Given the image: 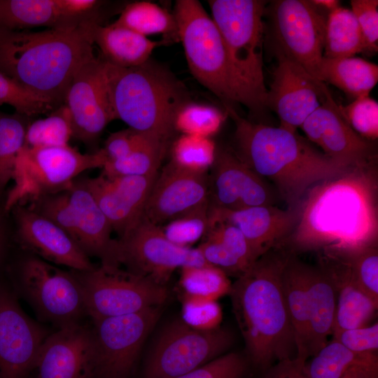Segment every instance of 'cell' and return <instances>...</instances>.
Segmentation results:
<instances>
[{"label":"cell","instance_id":"obj_1","mask_svg":"<svg viewBox=\"0 0 378 378\" xmlns=\"http://www.w3.org/2000/svg\"><path fill=\"white\" fill-rule=\"evenodd\" d=\"M378 244L377 157L312 186L293 230L279 244L291 253H340Z\"/></svg>","mask_w":378,"mask_h":378},{"label":"cell","instance_id":"obj_2","mask_svg":"<svg viewBox=\"0 0 378 378\" xmlns=\"http://www.w3.org/2000/svg\"><path fill=\"white\" fill-rule=\"evenodd\" d=\"M291 254L280 245L270 249L237 278L229 293L245 354L263 373L280 360L296 357L281 280Z\"/></svg>","mask_w":378,"mask_h":378},{"label":"cell","instance_id":"obj_3","mask_svg":"<svg viewBox=\"0 0 378 378\" xmlns=\"http://www.w3.org/2000/svg\"><path fill=\"white\" fill-rule=\"evenodd\" d=\"M225 108L235 125L233 150L248 167L271 182L286 208L298 207L312 186L354 165L326 155L297 132L256 123L240 116L232 106Z\"/></svg>","mask_w":378,"mask_h":378},{"label":"cell","instance_id":"obj_4","mask_svg":"<svg viewBox=\"0 0 378 378\" xmlns=\"http://www.w3.org/2000/svg\"><path fill=\"white\" fill-rule=\"evenodd\" d=\"M92 45L83 24L40 31L0 28V72L55 107L64 103L78 68L94 56Z\"/></svg>","mask_w":378,"mask_h":378},{"label":"cell","instance_id":"obj_5","mask_svg":"<svg viewBox=\"0 0 378 378\" xmlns=\"http://www.w3.org/2000/svg\"><path fill=\"white\" fill-rule=\"evenodd\" d=\"M102 60L114 120L134 130L171 140L176 132V115L190 101L185 85L150 59L132 67Z\"/></svg>","mask_w":378,"mask_h":378},{"label":"cell","instance_id":"obj_6","mask_svg":"<svg viewBox=\"0 0 378 378\" xmlns=\"http://www.w3.org/2000/svg\"><path fill=\"white\" fill-rule=\"evenodd\" d=\"M265 1L209 0L211 18L222 36L239 90L241 103L253 114L266 106L263 74Z\"/></svg>","mask_w":378,"mask_h":378},{"label":"cell","instance_id":"obj_7","mask_svg":"<svg viewBox=\"0 0 378 378\" xmlns=\"http://www.w3.org/2000/svg\"><path fill=\"white\" fill-rule=\"evenodd\" d=\"M174 15L190 73L225 106L241 103L227 51L213 19L197 0H178Z\"/></svg>","mask_w":378,"mask_h":378},{"label":"cell","instance_id":"obj_8","mask_svg":"<svg viewBox=\"0 0 378 378\" xmlns=\"http://www.w3.org/2000/svg\"><path fill=\"white\" fill-rule=\"evenodd\" d=\"M106 161L102 149L83 154L69 145L36 148L24 146L16 160L13 178L15 183L7 198L6 209L64 191L80 173L102 168Z\"/></svg>","mask_w":378,"mask_h":378},{"label":"cell","instance_id":"obj_9","mask_svg":"<svg viewBox=\"0 0 378 378\" xmlns=\"http://www.w3.org/2000/svg\"><path fill=\"white\" fill-rule=\"evenodd\" d=\"M73 271L92 321L160 307L168 297L165 286L120 265L102 263L90 271Z\"/></svg>","mask_w":378,"mask_h":378},{"label":"cell","instance_id":"obj_10","mask_svg":"<svg viewBox=\"0 0 378 378\" xmlns=\"http://www.w3.org/2000/svg\"><path fill=\"white\" fill-rule=\"evenodd\" d=\"M234 342L232 333L218 327L195 329L174 320L158 334L144 366L143 378H176L223 355Z\"/></svg>","mask_w":378,"mask_h":378},{"label":"cell","instance_id":"obj_11","mask_svg":"<svg viewBox=\"0 0 378 378\" xmlns=\"http://www.w3.org/2000/svg\"><path fill=\"white\" fill-rule=\"evenodd\" d=\"M115 260L118 265H125L129 270L162 286L178 268L209 264L197 248L172 243L160 226L142 216L115 240Z\"/></svg>","mask_w":378,"mask_h":378},{"label":"cell","instance_id":"obj_12","mask_svg":"<svg viewBox=\"0 0 378 378\" xmlns=\"http://www.w3.org/2000/svg\"><path fill=\"white\" fill-rule=\"evenodd\" d=\"M20 282L37 314L58 328L79 323L87 314L81 286L73 270L32 255L22 263Z\"/></svg>","mask_w":378,"mask_h":378},{"label":"cell","instance_id":"obj_13","mask_svg":"<svg viewBox=\"0 0 378 378\" xmlns=\"http://www.w3.org/2000/svg\"><path fill=\"white\" fill-rule=\"evenodd\" d=\"M270 15L275 53L296 62L320 82L326 22L324 15L306 0L273 1Z\"/></svg>","mask_w":378,"mask_h":378},{"label":"cell","instance_id":"obj_14","mask_svg":"<svg viewBox=\"0 0 378 378\" xmlns=\"http://www.w3.org/2000/svg\"><path fill=\"white\" fill-rule=\"evenodd\" d=\"M160 307L92 321L95 358L92 378H130Z\"/></svg>","mask_w":378,"mask_h":378},{"label":"cell","instance_id":"obj_15","mask_svg":"<svg viewBox=\"0 0 378 378\" xmlns=\"http://www.w3.org/2000/svg\"><path fill=\"white\" fill-rule=\"evenodd\" d=\"M73 136L86 145L94 144L113 115L110 106L103 60L94 55L76 71L65 93Z\"/></svg>","mask_w":378,"mask_h":378},{"label":"cell","instance_id":"obj_16","mask_svg":"<svg viewBox=\"0 0 378 378\" xmlns=\"http://www.w3.org/2000/svg\"><path fill=\"white\" fill-rule=\"evenodd\" d=\"M267 90L266 106L279 117V127L296 132L330 93L301 66L279 53Z\"/></svg>","mask_w":378,"mask_h":378},{"label":"cell","instance_id":"obj_17","mask_svg":"<svg viewBox=\"0 0 378 378\" xmlns=\"http://www.w3.org/2000/svg\"><path fill=\"white\" fill-rule=\"evenodd\" d=\"M210 171L211 206L237 210L274 205L279 197L272 186L248 167L232 148H216Z\"/></svg>","mask_w":378,"mask_h":378},{"label":"cell","instance_id":"obj_18","mask_svg":"<svg viewBox=\"0 0 378 378\" xmlns=\"http://www.w3.org/2000/svg\"><path fill=\"white\" fill-rule=\"evenodd\" d=\"M27 316L14 295L0 286V378H25L49 335Z\"/></svg>","mask_w":378,"mask_h":378},{"label":"cell","instance_id":"obj_19","mask_svg":"<svg viewBox=\"0 0 378 378\" xmlns=\"http://www.w3.org/2000/svg\"><path fill=\"white\" fill-rule=\"evenodd\" d=\"M209 204L207 174L188 172L169 162L158 174L142 217L161 226Z\"/></svg>","mask_w":378,"mask_h":378},{"label":"cell","instance_id":"obj_20","mask_svg":"<svg viewBox=\"0 0 378 378\" xmlns=\"http://www.w3.org/2000/svg\"><path fill=\"white\" fill-rule=\"evenodd\" d=\"M94 358L92 328L76 323L47 336L34 370L36 378H92Z\"/></svg>","mask_w":378,"mask_h":378},{"label":"cell","instance_id":"obj_21","mask_svg":"<svg viewBox=\"0 0 378 378\" xmlns=\"http://www.w3.org/2000/svg\"><path fill=\"white\" fill-rule=\"evenodd\" d=\"M300 127L323 153L347 164L377 157L373 141L363 138L351 127L330 93Z\"/></svg>","mask_w":378,"mask_h":378},{"label":"cell","instance_id":"obj_22","mask_svg":"<svg viewBox=\"0 0 378 378\" xmlns=\"http://www.w3.org/2000/svg\"><path fill=\"white\" fill-rule=\"evenodd\" d=\"M108 176L103 174L82 179L119 237L142 216L144 209L158 176Z\"/></svg>","mask_w":378,"mask_h":378},{"label":"cell","instance_id":"obj_23","mask_svg":"<svg viewBox=\"0 0 378 378\" xmlns=\"http://www.w3.org/2000/svg\"><path fill=\"white\" fill-rule=\"evenodd\" d=\"M18 236L35 256L78 272L95 267L80 246L62 229L29 206L15 209Z\"/></svg>","mask_w":378,"mask_h":378},{"label":"cell","instance_id":"obj_24","mask_svg":"<svg viewBox=\"0 0 378 378\" xmlns=\"http://www.w3.org/2000/svg\"><path fill=\"white\" fill-rule=\"evenodd\" d=\"M298 216V206L282 209L275 205H267L230 210L209 204L208 220L236 227L246 239L258 259L288 236Z\"/></svg>","mask_w":378,"mask_h":378},{"label":"cell","instance_id":"obj_25","mask_svg":"<svg viewBox=\"0 0 378 378\" xmlns=\"http://www.w3.org/2000/svg\"><path fill=\"white\" fill-rule=\"evenodd\" d=\"M316 265L328 276L337 295L332 335L344 330L368 326L378 303L361 290L349 264L337 255L318 253Z\"/></svg>","mask_w":378,"mask_h":378},{"label":"cell","instance_id":"obj_26","mask_svg":"<svg viewBox=\"0 0 378 378\" xmlns=\"http://www.w3.org/2000/svg\"><path fill=\"white\" fill-rule=\"evenodd\" d=\"M65 190L76 218L77 244L88 256L99 258L102 264L118 265L111 227L83 180L75 179Z\"/></svg>","mask_w":378,"mask_h":378},{"label":"cell","instance_id":"obj_27","mask_svg":"<svg viewBox=\"0 0 378 378\" xmlns=\"http://www.w3.org/2000/svg\"><path fill=\"white\" fill-rule=\"evenodd\" d=\"M83 27L102 51L103 59L118 66L132 67L146 62L158 46L156 41L114 22L104 26L91 20Z\"/></svg>","mask_w":378,"mask_h":378},{"label":"cell","instance_id":"obj_28","mask_svg":"<svg viewBox=\"0 0 378 378\" xmlns=\"http://www.w3.org/2000/svg\"><path fill=\"white\" fill-rule=\"evenodd\" d=\"M304 363L309 378H378L377 353H358L331 341Z\"/></svg>","mask_w":378,"mask_h":378},{"label":"cell","instance_id":"obj_29","mask_svg":"<svg viewBox=\"0 0 378 378\" xmlns=\"http://www.w3.org/2000/svg\"><path fill=\"white\" fill-rule=\"evenodd\" d=\"M308 265L292 253L284 267L281 279L295 337L296 357L305 361L309 358Z\"/></svg>","mask_w":378,"mask_h":378},{"label":"cell","instance_id":"obj_30","mask_svg":"<svg viewBox=\"0 0 378 378\" xmlns=\"http://www.w3.org/2000/svg\"><path fill=\"white\" fill-rule=\"evenodd\" d=\"M309 358L328 343L337 311V295L326 274L317 265H308Z\"/></svg>","mask_w":378,"mask_h":378},{"label":"cell","instance_id":"obj_31","mask_svg":"<svg viewBox=\"0 0 378 378\" xmlns=\"http://www.w3.org/2000/svg\"><path fill=\"white\" fill-rule=\"evenodd\" d=\"M318 80L331 83L355 98L369 95L378 80V66L360 57H323Z\"/></svg>","mask_w":378,"mask_h":378},{"label":"cell","instance_id":"obj_32","mask_svg":"<svg viewBox=\"0 0 378 378\" xmlns=\"http://www.w3.org/2000/svg\"><path fill=\"white\" fill-rule=\"evenodd\" d=\"M38 27L71 28L57 0H0V28L19 30Z\"/></svg>","mask_w":378,"mask_h":378},{"label":"cell","instance_id":"obj_33","mask_svg":"<svg viewBox=\"0 0 378 378\" xmlns=\"http://www.w3.org/2000/svg\"><path fill=\"white\" fill-rule=\"evenodd\" d=\"M365 50L364 38L352 10L338 7L330 12L326 22L323 57H354Z\"/></svg>","mask_w":378,"mask_h":378},{"label":"cell","instance_id":"obj_34","mask_svg":"<svg viewBox=\"0 0 378 378\" xmlns=\"http://www.w3.org/2000/svg\"><path fill=\"white\" fill-rule=\"evenodd\" d=\"M114 23L146 37L161 34L178 39L174 13L150 1L128 4Z\"/></svg>","mask_w":378,"mask_h":378},{"label":"cell","instance_id":"obj_35","mask_svg":"<svg viewBox=\"0 0 378 378\" xmlns=\"http://www.w3.org/2000/svg\"><path fill=\"white\" fill-rule=\"evenodd\" d=\"M169 146V140L155 138L127 155L106 162L102 174L108 176H148L156 174Z\"/></svg>","mask_w":378,"mask_h":378},{"label":"cell","instance_id":"obj_36","mask_svg":"<svg viewBox=\"0 0 378 378\" xmlns=\"http://www.w3.org/2000/svg\"><path fill=\"white\" fill-rule=\"evenodd\" d=\"M72 136L69 113L65 104H62L47 117L29 122L24 146L36 148L66 146Z\"/></svg>","mask_w":378,"mask_h":378},{"label":"cell","instance_id":"obj_37","mask_svg":"<svg viewBox=\"0 0 378 378\" xmlns=\"http://www.w3.org/2000/svg\"><path fill=\"white\" fill-rule=\"evenodd\" d=\"M180 285L183 295L211 300L229 295L232 284L220 269L206 264L181 269Z\"/></svg>","mask_w":378,"mask_h":378},{"label":"cell","instance_id":"obj_38","mask_svg":"<svg viewBox=\"0 0 378 378\" xmlns=\"http://www.w3.org/2000/svg\"><path fill=\"white\" fill-rule=\"evenodd\" d=\"M27 118L0 112V190L13 178L17 158L24 146Z\"/></svg>","mask_w":378,"mask_h":378},{"label":"cell","instance_id":"obj_39","mask_svg":"<svg viewBox=\"0 0 378 378\" xmlns=\"http://www.w3.org/2000/svg\"><path fill=\"white\" fill-rule=\"evenodd\" d=\"M216 148L211 138L182 134L172 144L169 162L186 171L205 174L214 163Z\"/></svg>","mask_w":378,"mask_h":378},{"label":"cell","instance_id":"obj_40","mask_svg":"<svg viewBox=\"0 0 378 378\" xmlns=\"http://www.w3.org/2000/svg\"><path fill=\"white\" fill-rule=\"evenodd\" d=\"M226 115L215 106L190 101L178 111L174 129L182 134L211 138L219 131Z\"/></svg>","mask_w":378,"mask_h":378},{"label":"cell","instance_id":"obj_41","mask_svg":"<svg viewBox=\"0 0 378 378\" xmlns=\"http://www.w3.org/2000/svg\"><path fill=\"white\" fill-rule=\"evenodd\" d=\"M329 254L344 259L350 266L361 290L378 303V245Z\"/></svg>","mask_w":378,"mask_h":378},{"label":"cell","instance_id":"obj_42","mask_svg":"<svg viewBox=\"0 0 378 378\" xmlns=\"http://www.w3.org/2000/svg\"><path fill=\"white\" fill-rule=\"evenodd\" d=\"M209 207V204L160 227L172 243L190 247L191 244L204 237L207 231Z\"/></svg>","mask_w":378,"mask_h":378},{"label":"cell","instance_id":"obj_43","mask_svg":"<svg viewBox=\"0 0 378 378\" xmlns=\"http://www.w3.org/2000/svg\"><path fill=\"white\" fill-rule=\"evenodd\" d=\"M0 104H8L16 113L28 118L48 113L55 108L48 100L30 92L1 72Z\"/></svg>","mask_w":378,"mask_h":378},{"label":"cell","instance_id":"obj_44","mask_svg":"<svg viewBox=\"0 0 378 378\" xmlns=\"http://www.w3.org/2000/svg\"><path fill=\"white\" fill-rule=\"evenodd\" d=\"M252 365L245 354H224L176 378H251Z\"/></svg>","mask_w":378,"mask_h":378},{"label":"cell","instance_id":"obj_45","mask_svg":"<svg viewBox=\"0 0 378 378\" xmlns=\"http://www.w3.org/2000/svg\"><path fill=\"white\" fill-rule=\"evenodd\" d=\"M351 127L363 138L374 141L378 138V104L369 95L355 98L349 105L340 106Z\"/></svg>","mask_w":378,"mask_h":378},{"label":"cell","instance_id":"obj_46","mask_svg":"<svg viewBox=\"0 0 378 378\" xmlns=\"http://www.w3.org/2000/svg\"><path fill=\"white\" fill-rule=\"evenodd\" d=\"M30 205L29 207L64 230L77 243L76 218L66 190L41 197Z\"/></svg>","mask_w":378,"mask_h":378},{"label":"cell","instance_id":"obj_47","mask_svg":"<svg viewBox=\"0 0 378 378\" xmlns=\"http://www.w3.org/2000/svg\"><path fill=\"white\" fill-rule=\"evenodd\" d=\"M182 320L195 329L210 330L219 327L222 311L216 300L183 295Z\"/></svg>","mask_w":378,"mask_h":378},{"label":"cell","instance_id":"obj_48","mask_svg":"<svg viewBox=\"0 0 378 378\" xmlns=\"http://www.w3.org/2000/svg\"><path fill=\"white\" fill-rule=\"evenodd\" d=\"M204 237L221 242L247 268L257 260L242 233L234 226L224 222H209ZM203 237V238H204Z\"/></svg>","mask_w":378,"mask_h":378},{"label":"cell","instance_id":"obj_49","mask_svg":"<svg viewBox=\"0 0 378 378\" xmlns=\"http://www.w3.org/2000/svg\"><path fill=\"white\" fill-rule=\"evenodd\" d=\"M155 138L160 137L129 127L113 132L108 136L102 148L106 162L120 159Z\"/></svg>","mask_w":378,"mask_h":378},{"label":"cell","instance_id":"obj_50","mask_svg":"<svg viewBox=\"0 0 378 378\" xmlns=\"http://www.w3.org/2000/svg\"><path fill=\"white\" fill-rule=\"evenodd\" d=\"M351 10L360 27L365 44V52L369 55L377 52L378 43V1L351 0Z\"/></svg>","mask_w":378,"mask_h":378},{"label":"cell","instance_id":"obj_51","mask_svg":"<svg viewBox=\"0 0 378 378\" xmlns=\"http://www.w3.org/2000/svg\"><path fill=\"white\" fill-rule=\"evenodd\" d=\"M351 351L358 353H377L378 324L344 330L332 335Z\"/></svg>","mask_w":378,"mask_h":378},{"label":"cell","instance_id":"obj_52","mask_svg":"<svg viewBox=\"0 0 378 378\" xmlns=\"http://www.w3.org/2000/svg\"><path fill=\"white\" fill-rule=\"evenodd\" d=\"M306 361L298 357L280 360L267 370L262 378H309L304 370Z\"/></svg>","mask_w":378,"mask_h":378},{"label":"cell","instance_id":"obj_53","mask_svg":"<svg viewBox=\"0 0 378 378\" xmlns=\"http://www.w3.org/2000/svg\"><path fill=\"white\" fill-rule=\"evenodd\" d=\"M309 2L318 8H323L330 12L340 7V1L337 0H311Z\"/></svg>","mask_w":378,"mask_h":378},{"label":"cell","instance_id":"obj_54","mask_svg":"<svg viewBox=\"0 0 378 378\" xmlns=\"http://www.w3.org/2000/svg\"><path fill=\"white\" fill-rule=\"evenodd\" d=\"M5 246V232L2 225V222L0 219V261L1 260L3 252Z\"/></svg>","mask_w":378,"mask_h":378},{"label":"cell","instance_id":"obj_55","mask_svg":"<svg viewBox=\"0 0 378 378\" xmlns=\"http://www.w3.org/2000/svg\"><path fill=\"white\" fill-rule=\"evenodd\" d=\"M0 191H1V190H0Z\"/></svg>","mask_w":378,"mask_h":378}]
</instances>
